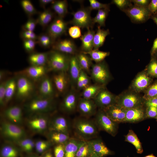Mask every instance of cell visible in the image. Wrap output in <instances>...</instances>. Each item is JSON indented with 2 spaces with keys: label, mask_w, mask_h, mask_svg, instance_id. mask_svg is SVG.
Returning <instances> with one entry per match:
<instances>
[{
  "label": "cell",
  "mask_w": 157,
  "mask_h": 157,
  "mask_svg": "<svg viewBox=\"0 0 157 157\" xmlns=\"http://www.w3.org/2000/svg\"><path fill=\"white\" fill-rule=\"evenodd\" d=\"M73 78H55L46 80L42 90L46 98L54 99H69L73 86Z\"/></svg>",
  "instance_id": "7c38bea8"
},
{
  "label": "cell",
  "mask_w": 157,
  "mask_h": 157,
  "mask_svg": "<svg viewBox=\"0 0 157 157\" xmlns=\"http://www.w3.org/2000/svg\"><path fill=\"white\" fill-rule=\"evenodd\" d=\"M102 47L104 53L110 58H115L122 54L121 45L117 39H110L106 40L103 43Z\"/></svg>",
  "instance_id": "4316f807"
},
{
  "label": "cell",
  "mask_w": 157,
  "mask_h": 157,
  "mask_svg": "<svg viewBox=\"0 0 157 157\" xmlns=\"http://www.w3.org/2000/svg\"><path fill=\"white\" fill-rule=\"evenodd\" d=\"M101 42V35L94 27L88 25L74 38L70 50L82 63L83 59L98 49Z\"/></svg>",
  "instance_id": "8992f818"
},
{
  "label": "cell",
  "mask_w": 157,
  "mask_h": 157,
  "mask_svg": "<svg viewBox=\"0 0 157 157\" xmlns=\"http://www.w3.org/2000/svg\"><path fill=\"white\" fill-rule=\"evenodd\" d=\"M72 107H73V104L70 98L65 99L46 98L27 108L25 111L36 113L48 121H56L61 120L67 115Z\"/></svg>",
  "instance_id": "277c9868"
},
{
  "label": "cell",
  "mask_w": 157,
  "mask_h": 157,
  "mask_svg": "<svg viewBox=\"0 0 157 157\" xmlns=\"http://www.w3.org/2000/svg\"><path fill=\"white\" fill-rule=\"evenodd\" d=\"M106 85L104 82L82 75L73 78L70 97L73 107L101 108Z\"/></svg>",
  "instance_id": "6da1fadb"
},
{
  "label": "cell",
  "mask_w": 157,
  "mask_h": 157,
  "mask_svg": "<svg viewBox=\"0 0 157 157\" xmlns=\"http://www.w3.org/2000/svg\"><path fill=\"white\" fill-rule=\"evenodd\" d=\"M124 78L133 82L138 91L141 92L143 95L154 92L157 88V77L149 76L147 74H140L133 78Z\"/></svg>",
  "instance_id": "cb8c5ba5"
},
{
  "label": "cell",
  "mask_w": 157,
  "mask_h": 157,
  "mask_svg": "<svg viewBox=\"0 0 157 157\" xmlns=\"http://www.w3.org/2000/svg\"><path fill=\"white\" fill-rule=\"evenodd\" d=\"M25 117L24 145L26 148L32 151H37L44 148L51 141L52 129L49 121L41 116L28 113Z\"/></svg>",
  "instance_id": "7a4b0ae2"
},
{
  "label": "cell",
  "mask_w": 157,
  "mask_h": 157,
  "mask_svg": "<svg viewBox=\"0 0 157 157\" xmlns=\"http://www.w3.org/2000/svg\"><path fill=\"white\" fill-rule=\"evenodd\" d=\"M139 32L141 36L143 35H146L148 36L150 39H155V38L150 24L148 21H145V22L142 26L139 28Z\"/></svg>",
  "instance_id": "1f68e13d"
},
{
  "label": "cell",
  "mask_w": 157,
  "mask_h": 157,
  "mask_svg": "<svg viewBox=\"0 0 157 157\" xmlns=\"http://www.w3.org/2000/svg\"><path fill=\"white\" fill-rule=\"evenodd\" d=\"M135 111L142 125L157 129V92L139 96Z\"/></svg>",
  "instance_id": "30bf717a"
},
{
  "label": "cell",
  "mask_w": 157,
  "mask_h": 157,
  "mask_svg": "<svg viewBox=\"0 0 157 157\" xmlns=\"http://www.w3.org/2000/svg\"><path fill=\"white\" fill-rule=\"evenodd\" d=\"M146 20L151 26L154 35L157 38V14H149L147 15Z\"/></svg>",
  "instance_id": "836d02e7"
},
{
  "label": "cell",
  "mask_w": 157,
  "mask_h": 157,
  "mask_svg": "<svg viewBox=\"0 0 157 157\" xmlns=\"http://www.w3.org/2000/svg\"><path fill=\"white\" fill-rule=\"evenodd\" d=\"M31 7L34 14L44 25L56 20V17L48 4L43 0H34L31 2Z\"/></svg>",
  "instance_id": "603a6c76"
},
{
  "label": "cell",
  "mask_w": 157,
  "mask_h": 157,
  "mask_svg": "<svg viewBox=\"0 0 157 157\" xmlns=\"http://www.w3.org/2000/svg\"><path fill=\"white\" fill-rule=\"evenodd\" d=\"M35 61V70L37 75L40 78L48 80L52 75L55 65H56V63L53 60L48 59Z\"/></svg>",
  "instance_id": "d4e9b609"
},
{
  "label": "cell",
  "mask_w": 157,
  "mask_h": 157,
  "mask_svg": "<svg viewBox=\"0 0 157 157\" xmlns=\"http://www.w3.org/2000/svg\"><path fill=\"white\" fill-rule=\"evenodd\" d=\"M10 121H4L0 127V157H8V136Z\"/></svg>",
  "instance_id": "f546056e"
},
{
  "label": "cell",
  "mask_w": 157,
  "mask_h": 157,
  "mask_svg": "<svg viewBox=\"0 0 157 157\" xmlns=\"http://www.w3.org/2000/svg\"><path fill=\"white\" fill-rule=\"evenodd\" d=\"M101 108H87L79 114L78 121L83 135L89 141L98 140L103 128H105Z\"/></svg>",
  "instance_id": "ba28073f"
},
{
  "label": "cell",
  "mask_w": 157,
  "mask_h": 157,
  "mask_svg": "<svg viewBox=\"0 0 157 157\" xmlns=\"http://www.w3.org/2000/svg\"><path fill=\"white\" fill-rule=\"evenodd\" d=\"M131 44V47L121 56L123 78L127 79L136 77L140 73V56L143 48L135 42Z\"/></svg>",
  "instance_id": "8fae6325"
},
{
  "label": "cell",
  "mask_w": 157,
  "mask_h": 157,
  "mask_svg": "<svg viewBox=\"0 0 157 157\" xmlns=\"http://www.w3.org/2000/svg\"><path fill=\"white\" fill-rule=\"evenodd\" d=\"M56 36L54 29L48 27H44L39 34L34 39V45L50 48Z\"/></svg>",
  "instance_id": "484cf974"
},
{
  "label": "cell",
  "mask_w": 157,
  "mask_h": 157,
  "mask_svg": "<svg viewBox=\"0 0 157 157\" xmlns=\"http://www.w3.org/2000/svg\"><path fill=\"white\" fill-rule=\"evenodd\" d=\"M38 157H83V156L81 147H66L56 144L46 149Z\"/></svg>",
  "instance_id": "44dd1931"
},
{
  "label": "cell",
  "mask_w": 157,
  "mask_h": 157,
  "mask_svg": "<svg viewBox=\"0 0 157 157\" xmlns=\"http://www.w3.org/2000/svg\"><path fill=\"white\" fill-rule=\"evenodd\" d=\"M78 72L79 75L102 82H114V69L108 61L104 59H96L82 63L78 69Z\"/></svg>",
  "instance_id": "9c48e42d"
},
{
  "label": "cell",
  "mask_w": 157,
  "mask_h": 157,
  "mask_svg": "<svg viewBox=\"0 0 157 157\" xmlns=\"http://www.w3.org/2000/svg\"><path fill=\"white\" fill-rule=\"evenodd\" d=\"M140 150L144 157H157V131L151 135Z\"/></svg>",
  "instance_id": "f1b7e54d"
},
{
  "label": "cell",
  "mask_w": 157,
  "mask_h": 157,
  "mask_svg": "<svg viewBox=\"0 0 157 157\" xmlns=\"http://www.w3.org/2000/svg\"><path fill=\"white\" fill-rule=\"evenodd\" d=\"M133 2L135 4V12L136 15L145 14L142 0H134Z\"/></svg>",
  "instance_id": "d590c367"
},
{
  "label": "cell",
  "mask_w": 157,
  "mask_h": 157,
  "mask_svg": "<svg viewBox=\"0 0 157 157\" xmlns=\"http://www.w3.org/2000/svg\"><path fill=\"white\" fill-rule=\"evenodd\" d=\"M80 24V20L75 14H68L60 20L55 29L56 36L64 41H67L78 30Z\"/></svg>",
  "instance_id": "ac0fdd59"
},
{
  "label": "cell",
  "mask_w": 157,
  "mask_h": 157,
  "mask_svg": "<svg viewBox=\"0 0 157 157\" xmlns=\"http://www.w3.org/2000/svg\"><path fill=\"white\" fill-rule=\"evenodd\" d=\"M121 146L117 136L114 133L106 132L97 144L91 157H117Z\"/></svg>",
  "instance_id": "9a60e30c"
},
{
  "label": "cell",
  "mask_w": 157,
  "mask_h": 157,
  "mask_svg": "<svg viewBox=\"0 0 157 157\" xmlns=\"http://www.w3.org/2000/svg\"><path fill=\"white\" fill-rule=\"evenodd\" d=\"M25 130L24 117H18L10 121L8 136V157L11 156L23 142Z\"/></svg>",
  "instance_id": "5bb4252c"
},
{
  "label": "cell",
  "mask_w": 157,
  "mask_h": 157,
  "mask_svg": "<svg viewBox=\"0 0 157 157\" xmlns=\"http://www.w3.org/2000/svg\"><path fill=\"white\" fill-rule=\"evenodd\" d=\"M102 7L99 1L82 2L78 5V11L88 25L95 27L102 18Z\"/></svg>",
  "instance_id": "e0dca14e"
},
{
  "label": "cell",
  "mask_w": 157,
  "mask_h": 157,
  "mask_svg": "<svg viewBox=\"0 0 157 157\" xmlns=\"http://www.w3.org/2000/svg\"><path fill=\"white\" fill-rule=\"evenodd\" d=\"M31 55L35 60L39 59H56L57 54L51 48L42 46H34L31 50Z\"/></svg>",
  "instance_id": "83f0119b"
},
{
  "label": "cell",
  "mask_w": 157,
  "mask_h": 157,
  "mask_svg": "<svg viewBox=\"0 0 157 157\" xmlns=\"http://www.w3.org/2000/svg\"><path fill=\"white\" fill-rule=\"evenodd\" d=\"M142 2L145 14L147 15L149 14H157V6L151 5L144 0H142Z\"/></svg>",
  "instance_id": "e575fe53"
},
{
  "label": "cell",
  "mask_w": 157,
  "mask_h": 157,
  "mask_svg": "<svg viewBox=\"0 0 157 157\" xmlns=\"http://www.w3.org/2000/svg\"><path fill=\"white\" fill-rule=\"evenodd\" d=\"M116 89L123 105L131 110H135L139 97L138 90L131 82L123 78L114 82Z\"/></svg>",
  "instance_id": "2e32d148"
},
{
  "label": "cell",
  "mask_w": 157,
  "mask_h": 157,
  "mask_svg": "<svg viewBox=\"0 0 157 157\" xmlns=\"http://www.w3.org/2000/svg\"><path fill=\"white\" fill-rule=\"evenodd\" d=\"M157 129L143 125L136 127L124 135L121 146L128 148L140 149L150 137L157 132Z\"/></svg>",
  "instance_id": "4fadbf2b"
},
{
  "label": "cell",
  "mask_w": 157,
  "mask_h": 157,
  "mask_svg": "<svg viewBox=\"0 0 157 157\" xmlns=\"http://www.w3.org/2000/svg\"><path fill=\"white\" fill-rule=\"evenodd\" d=\"M9 109H7V107L6 106H2L0 109V121L1 122H3L4 119L6 118V115L8 114V111Z\"/></svg>",
  "instance_id": "8d00e7d4"
},
{
  "label": "cell",
  "mask_w": 157,
  "mask_h": 157,
  "mask_svg": "<svg viewBox=\"0 0 157 157\" xmlns=\"http://www.w3.org/2000/svg\"><path fill=\"white\" fill-rule=\"evenodd\" d=\"M56 64L66 72H73L78 69L82 63L71 50L62 51L57 54Z\"/></svg>",
  "instance_id": "7402d4cb"
},
{
  "label": "cell",
  "mask_w": 157,
  "mask_h": 157,
  "mask_svg": "<svg viewBox=\"0 0 157 157\" xmlns=\"http://www.w3.org/2000/svg\"><path fill=\"white\" fill-rule=\"evenodd\" d=\"M117 157H144L140 149L128 148L121 146Z\"/></svg>",
  "instance_id": "4dcf8cb0"
},
{
  "label": "cell",
  "mask_w": 157,
  "mask_h": 157,
  "mask_svg": "<svg viewBox=\"0 0 157 157\" xmlns=\"http://www.w3.org/2000/svg\"><path fill=\"white\" fill-rule=\"evenodd\" d=\"M61 121L58 130L57 144L66 147H81L84 142V136L78 120L69 113Z\"/></svg>",
  "instance_id": "5b68a950"
},
{
  "label": "cell",
  "mask_w": 157,
  "mask_h": 157,
  "mask_svg": "<svg viewBox=\"0 0 157 157\" xmlns=\"http://www.w3.org/2000/svg\"><path fill=\"white\" fill-rule=\"evenodd\" d=\"M123 105L116 89L114 82L107 83L101 107L106 132L114 133L116 121Z\"/></svg>",
  "instance_id": "52a82bcc"
},
{
  "label": "cell",
  "mask_w": 157,
  "mask_h": 157,
  "mask_svg": "<svg viewBox=\"0 0 157 157\" xmlns=\"http://www.w3.org/2000/svg\"><path fill=\"white\" fill-rule=\"evenodd\" d=\"M157 63V45L147 39L145 48L140 56V74H148L155 67Z\"/></svg>",
  "instance_id": "ffe728a7"
},
{
  "label": "cell",
  "mask_w": 157,
  "mask_h": 157,
  "mask_svg": "<svg viewBox=\"0 0 157 157\" xmlns=\"http://www.w3.org/2000/svg\"><path fill=\"white\" fill-rule=\"evenodd\" d=\"M82 2V1L79 0H60L59 1V4L61 9L66 11L72 6L75 5L78 6Z\"/></svg>",
  "instance_id": "d6a6232c"
},
{
  "label": "cell",
  "mask_w": 157,
  "mask_h": 157,
  "mask_svg": "<svg viewBox=\"0 0 157 157\" xmlns=\"http://www.w3.org/2000/svg\"><path fill=\"white\" fill-rule=\"evenodd\" d=\"M135 11L124 12L117 14L109 21V27L106 34L111 39L120 42H135L141 36L139 28L136 23Z\"/></svg>",
  "instance_id": "3957f363"
},
{
  "label": "cell",
  "mask_w": 157,
  "mask_h": 157,
  "mask_svg": "<svg viewBox=\"0 0 157 157\" xmlns=\"http://www.w3.org/2000/svg\"><path fill=\"white\" fill-rule=\"evenodd\" d=\"M136 127L135 116L131 109L123 105L116 121L114 134L117 136L124 135Z\"/></svg>",
  "instance_id": "d6986e66"
}]
</instances>
